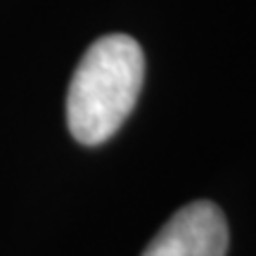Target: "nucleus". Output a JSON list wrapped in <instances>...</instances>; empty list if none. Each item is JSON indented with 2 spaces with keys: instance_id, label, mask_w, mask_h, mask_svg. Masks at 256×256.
Segmentation results:
<instances>
[{
  "instance_id": "obj_1",
  "label": "nucleus",
  "mask_w": 256,
  "mask_h": 256,
  "mask_svg": "<svg viewBox=\"0 0 256 256\" xmlns=\"http://www.w3.org/2000/svg\"><path fill=\"white\" fill-rule=\"evenodd\" d=\"M145 81L142 48L126 34L102 36L83 52L66 92V126L81 145L110 140L133 112Z\"/></svg>"
},
{
  "instance_id": "obj_2",
  "label": "nucleus",
  "mask_w": 256,
  "mask_h": 256,
  "mask_svg": "<svg viewBox=\"0 0 256 256\" xmlns=\"http://www.w3.org/2000/svg\"><path fill=\"white\" fill-rule=\"evenodd\" d=\"M228 223L211 202H192L168 218L142 256H226Z\"/></svg>"
}]
</instances>
